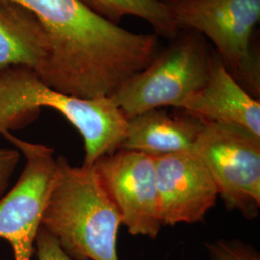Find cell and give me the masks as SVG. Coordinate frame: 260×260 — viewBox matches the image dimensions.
I'll return each mask as SVG.
<instances>
[{
  "label": "cell",
  "mask_w": 260,
  "mask_h": 260,
  "mask_svg": "<svg viewBox=\"0 0 260 260\" xmlns=\"http://www.w3.org/2000/svg\"><path fill=\"white\" fill-rule=\"evenodd\" d=\"M44 28L48 55L40 79L60 93L82 99L111 96L159 51L156 34L128 31L79 0H11Z\"/></svg>",
  "instance_id": "obj_1"
},
{
  "label": "cell",
  "mask_w": 260,
  "mask_h": 260,
  "mask_svg": "<svg viewBox=\"0 0 260 260\" xmlns=\"http://www.w3.org/2000/svg\"><path fill=\"white\" fill-rule=\"evenodd\" d=\"M42 107L61 113L81 134L85 167L121 149L128 119L110 96L82 99L57 92L25 67L0 71V135L30 122Z\"/></svg>",
  "instance_id": "obj_2"
},
{
  "label": "cell",
  "mask_w": 260,
  "mask_h": 260,
  "mask_svg": "<svg viewBox=\"0 0 260 260\" xmlns=\"http://www.w3.org/2000/svg\"><path fill=\"white\" fill-rule=\"evenodd\" d=\"M58 176L42 219L74 260H119L121 216L92 167L57 158Z\"/></svg>",
  "instance_id": "obj_3"
},
{
  "label": "cell",
  "mask_w": 260,
  "mask_h": 260,
  "mask_svg": "<svg viewBox=\"0 0 260 260\" xmlns=\"http://www.w3.org/2000/svg\"><path fill=\"white\" fill-rule=\"evenodd\" d=\"M212 49L202 34L182 29L110 98L127 119L156 108L179 109L205 84Z\"/></svg>",
  "instance_id": "obj_4"
},
{
  "label": "cell",
  "mask_w": 260,
  "mask_h": 260,
  "mask_svg": "<svg viewBox=\"0 0 260 260\" xmlns=\"http://www.w3.org/2000/svg\"><path fill=\"white\" fill-rule=\"evenodd\" d=\"M167 4L179 29L209 39L233 79L259 100L260 53L253 32L260 20V0H173Z\"/></svg>",
  "instance_id": "obj_5"
},
{
  "label": "cell",
  "mask_w": 260,
  "mask_h": 260,
  "mask_svg": "<svg viewBox=\"0 0 260 260\" xmlns=\"http://www.w3.org/2000/svg\"><path fill=\"white\" fill-rule=\"evenodd\" d=\"M193 152L203 162L229 210L251 220L260 209V136L205 121Z\"/></svg>",
  "instance_id": "obj_6"
},
{
  "label": "cell",
  "mask_w": 260,
  "mask_h": 260,
  "mask_svg": "<svg viewBox=\"0 0 260 260\" xmlns=\"http://www.w3.org/2000/svg\"><path fill=\"white\" fill-rule=\"evenodd\" d=\"M2 136L19 149L26 163L17 184L0 199V238L12 247L15 260H31L38 231L58 176L54 150L10 133Z\"/></svg>",
  "instance_id": "obj_7"
},
{
  "label": "cell",
  "mask_w": 260,
  "mask_h": 260,
  "mask_svg": "<svg viewBox=\"0 0 260 260\" xmlns=\"http://www.w3.org/2000/svg\"><path fill=\"white\" fill-rule=\"evenodd\" d=\"M93 167L128 233L155 239L163 225L154 157L120 149L100 158Z\"/></svg>",
  "instance_id": "obj_8"
},
{
  "label": "cell",
  "mask_w": 260,
  "mask_h": 260,
  "mask_svg": "<svg viewBox=\"0 0 260 260\" xmlns=\"http://www.w3.org/2000/svg\"><path fill=\"white\" fill-rule=\"evenodd\" d=\"M162 225L203 222L219 197L203 162L193 151L154 157Z\"/></svg>",
  "instance_id": "obj_9"
},
{
  "label": "cell",
  "mask_w": 260,
  "mask_h": 260,
  "mask_svg": "<svg viewBox=\"0 0 260 260\" xmlns=\"http://www.w3.org/2000/svg\"><path fill=\"white\" fill-rule=\"evenodd\" d=\"M179 109L205 121L233 125L260 136V102L237 83L212 49L205 84Z\"/></svg>",
  "instance_id": "obj_10"
},
{
  "label": "cell",
  "mask_w": 260,
  "mask_h": 260,
  "mask_svg": "<svg viewBox=\"0 0 260 260\" xmlns=\"http://www.w3.org/2000/svg\"><path fill=\"white\" fill-rule=\"evenodd\" d=\"M164 108L151 109L128 119L121 149L138 151L152 157L193 151L205 121L190 112Z\"/></svg>",
  "instance_id": "obj_11"
},
{
  "label": "cell",
  "mask_w": 260,
  "mask_h": 260,
  "mask_svg": "<svg viewBox=\"0 0 260 260\" xmlns=\"http://www.w3.org/2000/svg\"><path fill=\"white\" fill-rule=\"evenodd\" d=\"M48 55L46 32L37 18L11 0H0V71L25 67L36 74Z\"/></svg>",
  "instance_id": "obj_12"
},
{
  "label": "cell",
  "mask_w": 260,
  "mask_h": 260,
  "mask_svg": "<svg viewBox=\"0 0 260 260\" xmlns=\"http://www.w3.org/2000/svg\"><path fill=\"white\" fill-rule=\"evenodd\" d=\"M103 19L119 25L126 17L146 20L158 37L172 40L180 29L173 11L161 0H79Z\"/></svg>",
  "instance_id": "obj_13"
},
{
  "label": "cell",
  "mask_w": 260,
  "mask_h": 260,
  "mask_svg": "<svg viewBox=\"0 0 260 260\" xmlns=\"http://www.w3.org/2000/svg\"><path fill=\"white\" fill-rule=\"evenodd\" d=\"M205 246L210 260H260L258 251L241 240L220 239Z\"/></svg>",
  "instance_id": "obj_14"
},
{
  "label": "cell",
  "mask_w": 260,
  "mask_h": 260,
  "mask_svg": "<svg viewBox=\"0 0 260 260\" xmlns=\"http://www.w3.org/2000/svg\"><path fill=\"white\" fill-rule=\"evenodd\" d=\"M38 260H74L70 257L55 237L41 225L35 241Z\"/></svg>",
  "instance_id": "obj_15"
},
{
  "label": "cell",
  "mask_w": 260,
  "mask_h": 260,
  "mask_svg": "<svg viewBox=\"0 0 260 260\" xmlns=\"http://www.w3.org/2000/svg\"><path fill=\"white\" fill-rule=\"evenodd\" d=\"M20 152L17 149H0V198L6 192L10 179L19 164Z\"/></svg>",
  "instance_id": "obj_16"
},
{
  "label": "cell",
  "mask_w": 260,
  "mask_h": 260,
  "mask_svg": "<svg viewBox=\"0 0 260 260\" xmlns=\"http://www.w3.org/2000/svg\"><path fill=\"white\" fill-rule=\"evenodd\" d=\"M161 1H163V2H166V3H167V2H170V1H173V0H161Z\"/></svg>",
  "instance_id": "obj_17"
}]
</instances>
